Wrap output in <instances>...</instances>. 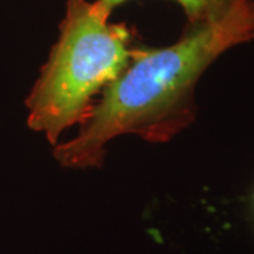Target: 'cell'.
Masks as SVG:
<instances>
[{
	"instance_id": "6da1fadb",
	"label": "cell",
	"mask_w": 254,
	"mask_h": 254,
	"mask_svg": "<svg viewBox=\"0 0 254 254\" xmlns=\"http://www.w3.org/2000/svg\"><path fill=\"white\" fill-rule=\"evenodd\" d=\"M254 38V0H227L216 14L187 24L173 46L136 48L131 63L105 88L78 136L57 144L68 168L99 167L112 138L136 134L165 143L196 116L195 88L209 65L227 50Z\"/></svg>"
},
{
	"instance_id": "3957f363",
	"label": "cell",
	"mask_w": 254,
	"mask_h": 254,
	"mask_svg": "<svg viewBox=\"0 0 254 254\" xmlns=\"http://www.w3.org/2000/svg\"><path fill=\"white\" fill-rule=\"evenodd\" d=\"M108 10L115 9L126 0H98ZM181 6L190 23L199 21L216 14L219 10L225 6L227 0H175Z\"/></svg>"
},
{
	"instance_id": "7a4b0ae2",
	"label": "cell",
	"mask_w": 254,
	"mask_h": 254,
	"mask_svg": "<svg viewBox=\"0 0 254 254\" xmlns=\"http://www.w3.org/2000/svg\"><path fill=\"white\" fill-rule=\"evenodd\" d=\"M110 13L98 0L66 3L60 38L26 100L28 126L51 144H58L64 130L86 120L92 98L131 63V31L110 23Z\"/></svg>"
}]
</instances>
